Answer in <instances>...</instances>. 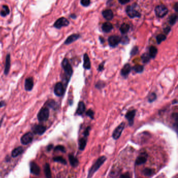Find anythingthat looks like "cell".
Wrapping results in <instances>:
<instances>
[{
    "instance_id": "cell-1",
    "label": "cell",
    "mask_w": 178,
    "mask_h": 178,
    "mask_svg": "<svg viewBox=\"0 0 178 178\" xmlns=\"http://www.w3.org/2000/svg\"><path fill=\"white\" fill-rule=\"evenodd\" d=\"M62 68L64 71V75H63V85L65 87H67V86L69 82L71 79V77L73 73V70L72 69V66H71L69 61L67 58H64L61 63Z\"/></svg>"
},
{
    "instance_id": "cell-2",
    "label": "cell",
    "mask_w": 178,
    "mask_h": 178,
    "mask_svg": "<svg viewBox=\"0 0 178 178\" xmlns=\"http://www.w3.org/2000/svg\"><path fill=\"white\" fill-rule=\"evenodd\" d=\"M107 160V157L105 156H103L100 157L97 160L94 164L91 166V167L90 168L89 171H88V178H91L95 173L97 171L101 166H102L105 162Z\"/></svg>"
},
{
    "instance_id": "cell-3",
    "label": "cell",
    "mask_w": 178,
    "mask_h": 178,
    "mask_svg": "<svg viewBox=\"0 0 178 178\" xmlns=\"http://www.w3.org/2000/svg\"><path fill=\"white\" fill-rule=\"evenodd\" d=\"M49 110L47 107L42 108L38 114L37 117L39 122L46 121L49 118Z\"/></svg>"
},
{
    "instance_id": "cell-4",
    "label": "cell",
    "mask_w": 178,
    "mask_h": 178,
    "mask_svg": "<svg viewBox=\"0 0 178 178\" xmlns=\"http://www.w3.org/2000/svg\"><path fill=\"white\" fill-rule=\"evenodd\" d=\"M155 12L158 17L162 18L168 13V9L164 5H159L155 7Z\"/></svg>"
},
{
    "instance_id": "cell-5",
    "label": "cell",
    "mask_w": 178,
    "mask_h": 178,
    "mask_svg": "<svg viewBox=\"0 0 178 178\" xmlns=\"http://www.w3.org/2000/svg\"><path fill=\"white\" fill-rule=\"evenodd\" d=\"M69 24L70 22L68 21V19L64 17H62L58 19L57 21L55 22L53 24V26L55 28L60 29L63 27H67L69 26Z\"/></svg>"
},
{
    "instance_id": "cell-6",
    "label": "cell",
    "mask_w": 178,
    "mask_h": 178,
    "mask_svg": "<svg viewBox=\"0 0 178 178\" xmlns=\"http://www.w3.org/2000/svg\"><path fill=\"white\" fill-rule=\"evenodd\" d=\"M125 126V123L124 122H122L119 125H118L114 130L112 135V137L114 140H118L122 133L124 129Z\"/></svg>"
},
{
    "instance_id": "cell-7",
    "label": "cell",
    "mask_w": 178,
    "mask_h": 178,
    "mask_svg": "<svg viewBox=\"0 0 178 178\" xmlns=\"http://www.w3.org/2000/svg\"><path fill=\"white\" fill-rule=\"evenodd\" d=\"M126 12L127 15L131 18H133L135 17H140L141 14L137 10L135 9L134 5H129L127 6L126 9Z\"/></svg>"
},
{
    "instance_id": "cell-8",
    "label": "cell",
    "mask_w": 178,
    "mask_h": 178,
    "mask_svg": "<svg viewBox=\"0 0 178 178\" xmlns=\"http://www.w3.org/2000/svg\"><path fill=\"white\" fill-rule=\"evenodd\" d=\"M65 91V87L62 82H58L55 84L54 89V93L55 95L58 97H61L62 96Z\"/></svg>"
},
{
    "instance_id": "cell-9",
    "label": "cell",
    "mask_w": 178,
    "mask_h": 178,
    "mask_svg": "<svg viewBox=\"0 0 178 178\" xmlns=\"http://www.w3.org/2000/svg\"><path fill=\"white\" fill-rule=\"evenodd\" d=\"M148 155L147 154V152H142V153H141L140 155L137 157L135 160V165L136 166H139L145 164L147 160V159H148Z\"/></svg>"
},
{
    "instance_id": "cell-10",
    "label": "cell",
    "mask_w": 178,
    "mask_h": 178,
    "mask_svg": "<svg viewBox=\"0 0 178 178\" xmlns=\"http://www.w3.org/2000/svg\"><path fill=\"white\" fill-rule=\"evenodd\" d=\"M136 110L134 109L127 112V113L125 115V118L127 119V120H128L129 122V125L130 126H132L134 124V120L136 115Z\"/></svg>"
},
{
    "instance_id": "cell-11",
    "label": "cell",
    "mask_w": 178,
    "mask_h": 178,
    "mask_svg": "<svg viewBox=\"0 0 178 178\" xmlns=\"http://www.w3.org/2000/svg\"><path fill=\"white\" fill-rule=\"evenodd\" d=\"M34 139L33 134L31 132H28V133L24 134L21 139V143L23 145H28L32 143Z\"/></svg>"
},
{
    "instance_id": "cell-12",
    "label": "cell",
    "mask_w": 178,
    "mask_h": 178,
    "mask_svg": "<svg viewBox=\"0 0 178 178\" xmlns=\"http://www.w3.org/2000/svg\"><path fill=\"white\" fill-rule=\"evenodd\" d=\"M120 42V37L118 36H111L108 38V43L111 47H115L117 46Z\"/></svg>"
},
{
    "instance_id": "cell-13",
    "label": "cell",
    "mask_w": 178,
    "mask_h": 178,
    "mask_svg": "<svg viewBox=\"0 0 178 178\" xmlns=\"http://www.w3.org/2000/svg\"><path fill=\"white\" fill-rule=\"evenodd\" d=\"M132 71V67L130 64L127 63L124 65L123 68L121 71V75L124 78H126L128 77L129 75Z\"/></svg>"
},
{
    "instance_id": "cell-14",
    "label": "cell",
    "mask_w": 178,
    "mask_h": 178,
    "mask_svg": "<svg viewBox=\"0 0 178 178\" xmlns=\"http://www.w3.org/2000/svg\"><path fill=\"white\" fill-rule=\"evenodd\" d=\"M32 130L34 134L41 135L44 133L47 130V128L42 125H36L33 127Z\"/></svg>"
},
{
    "instance_id": "cell-15",
    "label": "cell",
    "mask_w": 178,
    "mask_h": 178,
    "mask_svg": "<svg viewBox=\"0 0 178 178\" xmlns=\"http://www.w3.org/2000/svg\"><path fill=\"white\" fill-rule=\"evenodd\" d=\"M30 172L32 174L36 175L38 176L40 173V168L39 166L35 162H31L30 164Z\"/></svg>"
},
{
    "instance_id": "cell-16",
    "label": "cell",
    "mask_w": 178,
    "mask_h": 178,
    "mask_svg": "<svg viewBox=\"0 0 178 178\" xmlns=\"http://www.w3.org/2000/svg\"><path fill=\"white\" fill-rule=\"evenodd\" d=\"M11 55L8 53L5 58V63L4 67V74L7 75L9 72L10 68H11Z\"/></svg>"
},
{
    "instance_id": "cell-17",
    "label": "cell",
    "mask_w": 178,
    "mask_h": 178,
    "mask_svg": "<svg viewBox=\"0 0 178 178\" xmlns=\"http://www.w3.org/2000/svg\"><path fill=\"white\" fill-rule=\"evenodd\" d=\"M79 38H80V35L79 34H74L71 35L65 40L64 44L66 45H69L70 44H71L72 43L76 41L77 40H78Z\"/></svg>"
},
{
    "instance_id": "cell-18",
    "label": "cell",
    "mask_w": 178,
    "mask_h": 178,
    "mask_svg": "<svg viewBox=\"0 0 178 178\" xmlns=\"http://www.w3.org/2000/svg\"><path fill=\"white\" fill-rule=\"evenodd\" d=\"M34 87V80L32 77H28L25 80V89L27 91H31Z\"/></svg>"
},
{
    "instance_id": "cell-19",
    "label": "cell",
    "mask_w": 178,
    "mask_h": 178,
    "mask_svg": "<svg viewBox=\"0 0 178 178\" xmlns=\"http://www.w3.org/2000/svg\"><path fill=\"white\" fill-rule=\"evenodd\" d=\"M86 110V106L83 101H80L78 103L77 109L76 111V114L78 115H82Z\"/></svg>"
},
{
    "instance_id": "cell-20",
    "label": "cell",
    "mask_w": 178,
    "mask_h": 178,
    "mask_svg": "<svg viewBox=\"0 0 178 178\" xmlns=\"http://www.w3.org/2000/svg\"><path fill=\"white\" fill-rule=\"evenodd\" d=\"M87 143V137L84 136L83 137L80 139L78 141V146L79 149L81 151H83L85 149V147Z\"/></svg>"
},
{
    "instance_id": "cell-21",
    "label": "cell",
    "mask_w": 178,
    "mask_h": 178,
    "mask_svg": "<svg viewBox=\"0 0 178 178\" xmlns=\"http://www.w3.org/2000/svg\"><path fill=\"white\" fill-rule=\"evenodd\" d=\"M69 159L70 165L73 167H77L79 165V161L77 158H76L73 154L69 155Z\"/></svg>"
},
{
    "instance_id": "cell-22",
    "label": "cell",
    "mask_w": 178,
    "mask_h": 178,
    "mask_svg": "<svg viewBox=\"0 0 178 178\" xmlns=\"http://www.w3.org/2000/svg\"><path fill=\"white\" fill-rule=\"evenodd\" d=\"M102 14L104 17L107 21H111L113 17V13L111 9L105 10L102 12Z\"/></svg>"
},
{
    "instance_id": "cell-23",
    "label": "cell",
    "mask_w": 178,
    "mask_h": 178,
    "mask_svg": "<svg viewBox=\"0 0 178 178\" xmlns=\"http://www.w3.org/2000/svg\"><path fill=\"white\" fill-rule=\"evenodd\" d=\"M83 67L86 70H89L91 68L90 61L88 57V55L87 53H85L84 55Z\"/></svg>"
},
{
    "instance_id": "cell-24",
    "label": "cell",
    "mask_w": 178,
    "mask_h": 178,
    "mask_svg": "<svg viewBox=\"0 0 178 178\" xmlns=\"http://www.w3.org/2000/svg\"><path fill=\"white\" fill-rule=\"evenodd\" d=\"M113 29V25L109 22H106L103 24L102 30L105 33H109Z\"/></svg>"
},
{
    "instance_id": "cell-25",
    "label": "cell",
    "mask_w": 178,
    "mask_h": 178,
    "mask_svg": "<svg viewBox=\"0 0 178 178\" xmlns=\"http://www.w3.org/2000/svg\"><path fill=\"white\" fill-rule=\"evenodd\" d=\"M143 174L146 177H151L155 175V171L154 169L150 168H145L142 171Z\"/></svg>"
},
{
    "instance_id": "cell-26",
    "label": "cell",
    "mask_w": 178,
    "mask_h": 178,
    "mask_svg": "<svg viewBox=\"0 0 178 178\" xmlns=\"http://www.w3.org/2000/svg\"><path fill=\"white\" fill-rule=\"evenodd\" d=\"M24 151V149L22 147L19 146L15 148L12 152V157H16L20 155H21Z\"/></svg>"
},
{
    "instance_id": "cell-27",
    "label": "cell",
    "mask_w": 178,
    "mask_h": 178,
    "mask_svg": "<svg viewBox=\"0 0 178 178\" xmlns=\"http://www.w3.org/2000/svg\"><path fill=\"white\" fill-rule=\"evenodd\" d=\"M10 13V9L8 6L6 5H4L2 6V8L1 9V12H0V15L2 17H6L7 15H8Z\"/></svg>"
},
{
    "instance_id": "cell-28",
    "label": "cell",
    "mask_w": 178,
    "mask_h": 178,
    "mask_svg": "<svg viewBox=\"0 0 178 178\" xmlns=\"http://www.w3.org/2000/svg\"><path fill=\"white\" fill-rule=\"evenodd\" d=\"M158 53V50L155 46H151L149 48V55L150 58L154 59L157 55Z\"/></svg>"
},
{
    "instance_id": "cell-29",
    "label": "cell",
    "mask_w": 178,
    "mask_h": 178,
    "mask_svg": "<svg viewBox=\"0 0 178 178\" xmlns=\"http://www.w3.org/2000/svg\"><path fill=\"white\" fill-rule=\"evenodd\" d=\"M132 69H133L136 73H142L144 72V67L141 65H135Z\"/></svg>"
},
{
    "instance_id": "cell-30",
    "label": "cell",
    "mask_w": 178,
    "mask_h": 178,
    "mask_svg": "<svg viewBox=\"0 0 178 178\" xmlns=\"http://www.w3.org/2000/svg\"><path fill=\"white\" fill-rule=\"evenodd\" d=\"M129 29H130V26L128 24H123L120 28V30L121 33L123 34H126L129 32Z\"/></svg>"
},
{
    "instance_id": "cell-31",
    "label": "cell",
    "mask_w": 178,
    "mask_h": 178,
    "mask_svg": "<svg viewBox=\"0 0 178 178\" xmlns=\"http://www.w3.org/2000/svg\"><path fill=\"white\" fill-rule=\"evenodd\" d=\"M44 172L45 176L47 178L51 177V172L50 167L48 164H45L44 167Z\"/></svg>"
},
{
    "instance_id": "cell-32",
    "label": "cell",
    "mask_w": 178,
    "mask_h": 178,
    "mask_svg": "<svg viewBox=\"0 0 178 178\" xmlns=\"http://www.w3.org/2000/svg\"><path fill=\"white\" fill-rule=\"evenodd\" d=\"M53 160L55 162H60V163L63 164V165H67V162L66 161V160L63 158L62 156H58V157H55L53 158Z\"/></svg>"
},
{
    "instance_id": "cell-33",
    "label": "cell",
    "mask_w": 178,
    "mask_h": 178,
    "mask_svg": "<svg viewBox=\"0 0 178 178\" xmlns=\"http://www.w3.org/2000/svg\"><path fill=\"white\" fill-rule=\"evenodd\" d=\"M178 19V16L177 14H172L169 18V23L171 25H175Z\"/></svg>"
},
{
    "instance_id": "cell-34",
    "label": "cell",
    "mask_w": 178,
    "mask_h": 178,
    "mask_svg": "<svg viewBox=\"0 0 178 178\" xmlns=\"http://www.w3.org/2000/svg\"><path fill=\"white\" fill-rule=\"evenodd\" d=\"M150 59L151 58H150L148 53H145L143 54V55L141 56V59L144 63H148L149 62Z\"/></svg>"
},
{
    "instance_id": "cell-35",
    "label": "cell",
    "mask_w": 178,
    "mask_h": 178,
    "mask_svg": "<svg viewBox=\"0 0 178 178\" xmlns=\"http://www.w3.org/2000/svg\"><path fill=\"white\" fill-rule=\"evenodd\" d=\"M157 96L155 93H150L148 97V101L149 103H152L157 99Z\"/></svg>"
},
{
    "instance_id": "cell-36",
    "label": "cell",
    "mask_w": 178,
    "mask_h": 178,
    "mask_svg": "<svg viewBox=\"0 0 178 178\" xmlns=\"http://www.w3.org/2000/svg\"><path fill=\"white\" fill-rule=\"evenodd\" d=\"M166 39V36L165 35L163 34H159L157 35L156 37V40L158 44H160L161 43V42L165 41Z\"/></svg>"
},
{
    "instance_id": "cell-37",
    "label": "cell",
    "mask_w": 178,
    "mask_h": 178,
    "mask_svg": "<svg viewBox=\"0 0 178 178\" xmlns=\"http://www.w3.org/2000/svg\"><path fill=\"white\" fill-rule=\"evenodd\" d=\"M106 83L102 80H99L95 85V87L99 90L102 89L106 86Z\"/></svg>"
},
{
    "instance_id": "cell-38",
    "label": "cell",
    "mask_w": 178,
    "mask_h": 178,
    "mask_svg": "<svg viewBox=\"0 0 178 178\" xmlns=\"http://www.w3.org/2000/svg\"><path fill=\"white\" fill-rule=\"evenodd\" d=\"M47 105L49 107L53 108V109H55L57 108L58 105L57 103L53 100H50L49 101L47 102Z\"/></svg>"
},
{
    "instance_id": "cell-39",
    "label": "cell",
    "mask_w": 178,
    "mask_h": 178,
    "mask_svg": "<svg viewBox=\"0 0 178 178\" xmlns=\"http://www.w3.org/2000/svg\"><path fill=\"white\" fill-rule=\"evenodd\" d=\"M86 116H88L89 118H90V119H91L92 120H93L94 119V115H95V112H94L90 109H88L86 112Z\"/></svg>"
},
{
    "instance_id": "cell-40",
    "label": "cell",
    "mask_w": 178,
    "mask_h": 178,
    "mask_svg": "<svg viewBox=\"0 0 178 178\" xmlns=\"http://www.w3.org/2000/svg\"><path fill=\"white\" fill-rule=\"evenodd\" d=\"M54 151H60L63 152H65V147L62 145H58L54 148Z\"/></svg>"
},
{
    "instance_id": "cell-41",
    "label": "cell",
    "mask_w": 178,
    "mask_h": 178,
    "mask_svg": "<svg viewBox=\"0 0 178 178\" xmlns=\"http://www.w3.org/2000/svg\"><path fill=\"white\" fill-rule=\"evenodd\" d=\"M120 42L123 44H126L129 43V38L127 36L122 37L121 38H120Z\"/></svg>"
},
{
    "instance_id": "cell-42",
    "label": "cell",
    "mask_w": 178,
    "mask_h": 178,
    "mask_svg": "<svg viewBox=\"0 0 178 178\" xmlns=\"http://www.w3.org/2000/svg\"><path fill=\"white\" fill-rule=\"evenodd\" d=\"M80 3L83 6L86 7L89 5V4L90 3V0H81Z\"/></svg>"
},
{
    "instance_id": "cell-43",
    "label": "cell",
    "mask_w": 178,
    "mask_h": 178,
    "mask_svg": "<svg viewBox=\"0 0 178 178\" xmlns=\"http://www.w3.org/2000/svg\"><path fill=\"white\" fill-rule=\"evenodd\" d=\"M91 129V128L90 126H87V128H86V129L85 130V131H84L83 132V135H84V136H85V137H88L89 135V132H90V130Z\"/></svg>"
},
{
    "instance_id": "cell-44",
    "label": "cell",
    "mask_w": 178,
    "mask_h": 178,
    "mask_svg": "<svg viewBox=\"0 0 178 178\" xmlns=\"http://www.w3.org/2000/svg\"><path fill=\"white\" fill-rule=\"evenodd\" d=\"M139 52V49L137 47H134L133 49H132L131 52V56H134L136 55Z\"/></svg>"
},
{
    "instance_id": "cell-45",
    "label": "cell",
    "mask_w": 178,
    "mask_h": 178,
    "mask_svg": "<svg viewBox=\"0 0 178 178\" xmlns=\"http://www.w3.org/2000/svg\"><path fill=\"white\" fill-rule=\"evenodd\" d=\"M105 63V61H104L99 65V67L98 68V71L99 72H101V71H103L104 70Z\"/></svg>"
},
{
    "instance_id": "cell-46",
    "label": "cell",
    "mask_w": 178,
    "mask_h": 178,
    "mask_svg": "<svg viewBox=\"0 0 178 178\" xmlns=\"http://www.w3.org/2000/svg\"><path fill=\"white\" fill-rule=\"evenodd\" d=\"M120 178H130L131 176H130L129 173L126 172V173H125L124 174H123V175H121V176H120Z\"/></svg>"
},
{
    "instance_id": "cell-47",
    "label": "cell",
    "mask_w": 178,
    "mask_h": 178,
    "mask_svg": "<svg viewBox=\"0 0 178 178\" xmlns=\"http://www.w3.org/2000/svg\"><path fill=\"white\" fill-rule=\"evenodd\" d=\"M118 1L121 4H125L128 3L130 1V0H118Z\"/></svg>"
},
{
    "instance_id": "cell-48",
    "label": "cell",
    "mask_w": 178,
    "mask_h": 178,
    "mask_svg": "<svg viewBox=\"0 0 178 178\" xmlns=\"http://www.w3.org/2000/svg\"><path fill=\"white\" fill-rule=\"evenodd\" d=\"M170 30H171V28H170V27H167L164 29V33L166 35H168L169 34V33L170 32Z\"/></svg>"
},
{
    "instance_id": "cell-49",
    "label": "cell",
    "mask_w": 178,
    "mask_h": 178,
    "mask_svg": "<svg viewBox=\"0 0 178 178\" xmlns=\"http://www.w3.org/2000/svg\"><path fill=\"white\" fill-rule=\"evenodd\" d=\"M53 145L52 144L49 145L47 147V150H48V151H50V150H51V149H52V148H53Z\"/></svg>"
},
{
    "instance_id": "cell-50",
    "label": "cell",
    "mask_w": 178,
    "mask_h": 178,
    "mask_svg": "<svg viewBox=\"0 0 178 178\" xmlns=\"http://www.w3.org/2000/svg\"><path fill=\"white\" fill-rule=\"evenodd\" d=\"M5 106V103L4 101H2L0 102V108H2Z\"/></svg>"
},
{
    "instance_id": "cell-51",
    "label": "cell",
    "mask_w": 178,
    "mask_h": 178,
    "mask_svg": "<svg viewBox=\"0 0 178 178\" xmlns=\"http://www.w3.org/2000/svg\"><path fill=\"white\" fill-rule=\"evenodd\" d=\"M174 9H175V11H176V12H178V3H176V4L175 5V6H174Z\"/></svg>"
},
{
    "instance_id": "cell-52",
    "label": "cell",
    "mask_w": 178,
    "mask_h": 178,
    "mask_svg": "<svg viewBox=\"0 0 178 178\" xmlns=\"http://www.w3.org/2000/svg\"><path fill=\"white\" fill-rule=\"evenodd\" d=\"M70 17H71V18H75L76 17V16L75 14H72V15H70Z\"/></svg>"
},
{
    "instance_id": "cell-53",
    "label": "cell",
    "mask_w": 178,
    "mask_h": 178,
    "mask_svg": "<svg viewBox=\"0 0 178 178\" xmlns=\"http://www.w3.org/2000/svg\"><path fill=\"white\" fill-rule=\"evenodd\" d=\"M177 103H178V101H177V100L175 99V100H174V101H172V105H174V104H177Z\"/></svg>"
},
{
    "instance_id": "cell-54",
    "label": "cell",
    "mask_w": 178,
    "mask_h": 178,
    "mask_svg": "<svg viewBox=\"0 0 178 178\" xmlns=\"http://www.w3.org/2000/svg\"><path fill=\"white\" fill-rule=\"evenodd\" d=\"M100 41H101V43H104V42H105V40H104V38L100 37Z\"/></svg>"
}]
</instances>
